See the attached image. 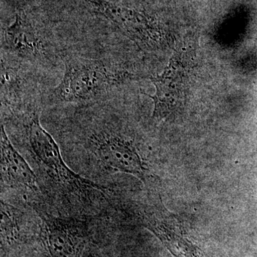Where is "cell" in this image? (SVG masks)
<instances>
[{"mask_svg":"<svg viewBox=\"0 0 257 257\" xmlns=\"http://www.w3.org/2000/svg\"><path fill=\"white\" fill-rule=\"evenodd\" d=\"M28 137L32 153L54 178L74 188L100 189L66 165L55 139L42 126L38 113L33 112L30 115Z\"/></svg>","mask_w":257,"mask_h":257,"instance_id":"4","label":"cell"},{"mask_svg":"<svg viewBox=\"0 0 257 257\" xmlns=\"http://www.w3.org/2000/svg\"><path fill=\"white\" fill-rule=\"evenodd\" d=\"M44 243L49 257H81L86 238L80 226L71 221L47 217Z\"/></svg>","mask_w":257,"mask_h":257,"instance_id":"6","label":"cell"},{"mask_svg":"<svg viewBox=\"0 0 257 257\" xmlns=\"http://www.w3.org/2000/svg\"><path fill=\"white\" fill-rule=\"evenodd\" d=\"M87 257H89V256H87ZM89 257H90V256H89Z\"/></svg>","mask_w":257,"mask_h":257,"instance_id":"8","label":"cell"},{"mask_svg":"<svg viewBox=\"0 0 257 257\" xmlns=\"http://www.w3.org/2000/svg\"><path fill=\"white\" fill-rule=\"evenodd\" d=\"M1 50V55L37 66L50 62L55 55L50 38L26 15L20 13L16 15L13 23L3 29Z\"/></svg>","mask_w":257,"mask_h":257,"instance_id":"2","label":"cell"},{"mask_svg":"<svg viewBox=\"0 0 257 257\" xmlns=\"http://www.w3.org/2000/svg\"><path fill=\"white\" fill-rule=\"evenodd\" d=\"M0 139L2 182L13 188L37 190V180L35 172L13 146L3 123Z\"/></svg>","mask_w":257,"mask_h":257,"instance_id":"7","label":"cell"},{"mask_svg":"<svg viewBox=\"0 0 257 257\" xmlns=\"http://www.w3.org/2000/svg\"><path fill=\"white\" fill-rule=\"evenodd\" d=\"M87 142L106 168L144 181L146 168L135 144L112 124H104L92 130Z\"/></svg>","mask_w":257,"mask_h":257,"instance_id":"3","label":"cell"},{"mask_svg":"<svg viewBox=\"0 0 257 257\" xmlns=\"http://www.w3.org/2000/svg\"><path fill=\"white\" fill-rule=\"evenodd\" d=\"M121 62L111 57H69L64 62L60 83L49 93L53 104H89L112 97L115 91L132 79Z\"/></svg>","mask_w":257,"mask_h":257,"instance_id":"1","label":"cell"},{"mask_svg":"<svg viewBox=\"0 0 257 257\" xmlns=\"http://www.w3.org/2000/svg\"><path fill=\"white\" fill-rule=\"evenodd\" d=\"M93 9L118 30L138 43L152 45L159 40L158 31L143 15L108 0H89Z\"/></svg>","mask_w":257,"mask_h":257,"instance_id":"5","label":"cell"}]
</instances>
